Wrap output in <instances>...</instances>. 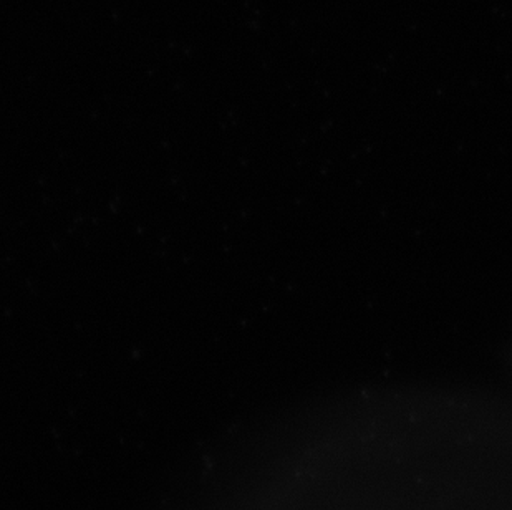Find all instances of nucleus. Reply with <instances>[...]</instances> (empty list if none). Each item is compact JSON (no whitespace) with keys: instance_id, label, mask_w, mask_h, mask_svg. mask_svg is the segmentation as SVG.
<instances>
[]
</instances>
